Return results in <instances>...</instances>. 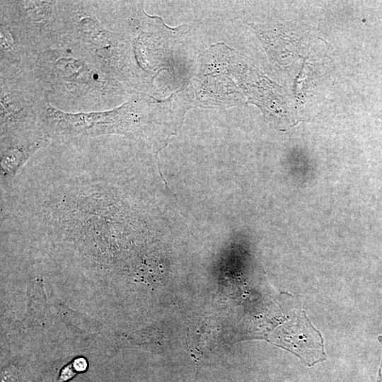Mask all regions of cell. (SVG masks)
Segmentation results:
<instances>
[{
    "label": "cell",
    "instance_id": "6da1fadb",
    "mask_svg": "<svg viewBox=\"0 0 382 382\" xmlns=\"http://www.w3.org/2000/svg\"><path fill=\"white\" fill-rule=\"evenodd\" d=\"M24 70L45 100L65 112L110 110L134 95L64 44L30 56Z\"/></svg>",
    "mask_w": 382,
    "mask_h": 382
},
{
    "label": "cell",
    "instance_id": "7a4b0ae2",
    "mask_svg": "<svg viewBox=\"0 0 382 382\" xmlns=\"http://www.w3.org/2000/svg\"><path fill=\"white\" fill-rule=\"evenodd\" d=\"M173 96L159 99L139 93L110 110L71 113L54 108L45 101L37 130L47 141L66 142L75 138L121 134L154 141L168 122L178 120Z\"/></svg>",
    "mask_w": 382,
    "mask_h": 382
},
{
    "label": "cell",
    "instance_id": "3957f363",
    "mask_svg": "<svg viewBox=\"0 0 382 382\" xmlns=\"http://www.w3.org/2000/svg\"><path fill=\"white\" fill-rule=\"evenodd\" d=\"M62 44L75 50L132 94L147 92L126 32L109 29L97 16L93 1H61Z\"/></svg>",
    "mask_w": 382,
    "mask_h": 382
},
{
    "label": "cell",
    "instance_id": "277c9868",
    "mask_svg": "<svg viewBox=\"0 0 382 382\" xmlns=\"http://www.w3.org/2000/svg\"><path fill=\"white\" fill-rule=\"evenodd\" d=\"M0 23L8 28L16 45L28 56L62 44L61 1L1 0Z\"/></svg>",
    "mask_w": 382,
    "mask_h": 382
},
{
    "label": "cell",
    "instance_id": "5b68a950",
    "mask_svg": "<svg viewBox=\"0 0 382 382\" xmlns=\"http://www.w3.org/2000/svg\"><path fill=\"white\" fill-rule=\"evenodd\" d=\"M45 103L41 91L24 69L0 73L1 141L37 134Z\"/></svg>",
    "mask_w": 382,
    "mask_h": 382
},
{
    "label": "cell",
    "instance_id": "8992f818",
    "mask_svg": "<svg viewBox=\"0 0 382 382\" xmlns=\"http://www.w3.org/2000/svg\"><path fill=\"white\" fill-rule=\"evenodd\" d=\"M47 142L40 134L1 141V175L5 177L13 174Z\"/></svg>",
    "mask_w": 382,
    "mask_h": 382
},
{
    "label": "cell",
    "instance_id": "52a82bcc",
    "mask_svg": "<svg viewBox=\"0 0 382 382\" xmlns=\"http://www.w3.org/2000/svg\"><path fill=\"white\" fill-rule=\"evenodd\" d=\"M73 367L78 371H84L87 367L86 361L83 358H79L73 363Z\"/></svg>",
    "mask_w": 382,
    "mask_h": 382
},
{
    "label": "cell",
    "instance_id": "ba28073f",
    "mask_svg": "<svg viewBox=\"0 0 382 382\" xmlns=\"http://www.w3.org/2000/svg\"><path fill=\"white\" fill-rule=\"evenodd\" d=\"M74 375V372L72 371V369L69 366H67L64 369V370L62 371L61 376H60V381H64L69 378L72 377Z\"/></svg>",
    "mask_w": 382,
    "mask_h": 382
}]
</instances>
